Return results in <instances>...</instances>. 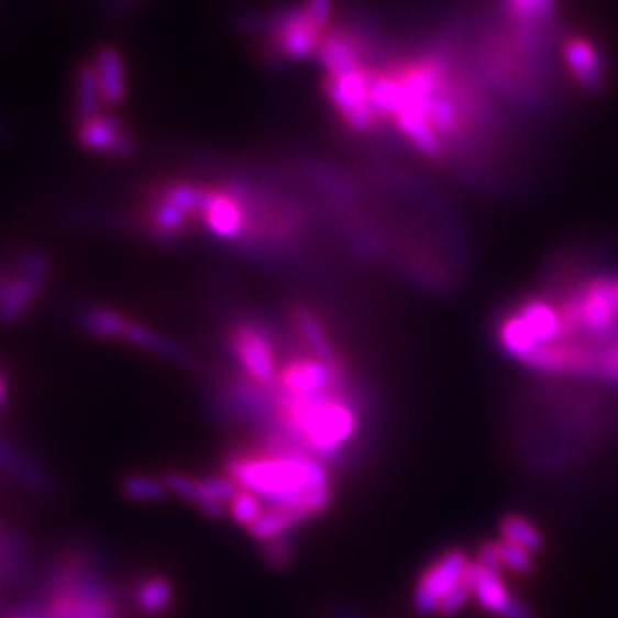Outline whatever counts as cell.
Masks as SVG:
<instances>
[{"instance_id": "6da1fadb", "label": "cell", "mask_w": 618, "mask_h": 618, "mask_svg": "<svg viewBox=\"0 0 618 618\" xmlns=\"http://www.w3.org/2000/svg\"><path fill=\"white\" fill-rule=\"evenodd\" d=\"M224 474L241 488L257 495L268 507H287L312 520L307 511V493L332 486L330 465L298 449H271L262 442L224 459Z\"/></svg>"}, {"instance_id": "7a4b0ae2", "label": "cell", "mask_w": 618, "mask_h": 618, "mask_svg": "<svg viewBox=\"0 0 618 618\" xmlns=\"http://www.w3.org/2000/svg\"><path fill=\"white\" fill-rule=\"evenodd\" d=\"M372 74L374 67L362 65L340 76H323L325 99L340 115L342 124L353 133H374L383 122L369 99Z\"/></svg>"}, {"instance_id": "3957f363", "label": "cell", "mask_w": 618, "mask_h": 618, "mask_svg": "<svg viewBox=\"0 0 618 618\" xmlns=\"http://www.w3.org/2000/svg\"><path fill=\"white\" fill-rule=\"evenodd\" d=\"M266 31V55L271 60H307L317 58L325 35L323 27L307 14L305 5H291L262 23Z\"/></svg>"}, {"instance_id": "277c9868", "label": "cell", "mask_w": 618, "mask_h": 618, "mask_svg": "<svg viewBox=\"0 0 618 618\" xmlns=\"http://www.w3.org/2000/svg\"><path fill=\"white\" fill-rule=\"evenodd\" d=\"M228 351L239 364L241 376L257 385H275L279 364L273 334L257 319H236L224 334Z\"/></svg>"}, {"instance_id": "5b68a950", "label": "cell", "mask_w": 618, "mask_h": 618, "mask_svg": "<svg viewBox=\"0 0 618 618\" xmlns=\"http://www.w3.org/2000/svg\"><path fill=\"white\" fill-rule=\"evenodd\" d=\"M470 554L463 548H449L440 552L431 564L419 573L412 586V609L421 616L438 611L440 603L465 582L470 569Z\"/></svg>"}, {"instance_id": "8992f818", "label": "cell", "mask_w": 618, "mask_h": 618, "mask_svg": "<svg viewBox=\"0 0 618 618\" xmlns=\"http://www.w3.org/2000/svg\"><path fill=\"white\" fill-rule=\"evenodd\" d=\"M198 220L213 239L224 243H241L250 228V213L239 186H205Z\"/></svg>"}, {"instance_id": "52a82bcc", "label": "cell", "mask_w": 618, "mask_h": 618, "mask_svg": "<svg viewBox=\"0 0 618 618\" xmlns=\"http://www.w3.org/2000/svg\"><path fill=\"white\" fill-rule=\"evenodd\" d=\"M351 380L346 367H330L319 357L300 353L291 355L285 364H279V372L275 378V389L289 397H317L325 391L342 387Z\"/></svg>"}, {"instance_id": "ba28073f", "label": "cell", "mask_w": 618, "mask_h": 618, "mask_svg": "<svg viewBox=\"0 0 618 618\" xmlns=\"http://www.w3.org/2000/svg\"><path fill=\"white\" fill-rule=\"evenodd\" d=\"M580 305V332H586L598 342H607L618 332V294L616 279L594 277L586 285L577 287Z\"/></svg>"}, {"instance_id": "9c48e42d", "label": "cell", "mask_w": 618, "mask_h": 618, "mask_svg": "<svg viewBox=\"0 0 618 618\" xmlns=\"http://www.w3.org/2000/svg\"><path fill=\"white\" fill-rule=\"evenodd\" d=\"M596 346L577 340H561L533 351L522 364L539 374H571V376H596L598 367Z\"/></svg>"}, {"instance_id": "30bf717a", "label": "cell", "mask_w": 618, "mask_h": 618, "mask_svg": "<svg viewBox=\"0 0 618 618\" xmlns=\"http://www.w3.org/2000/svg\"><path fill=\"white\" fill-rule=\"evenodd\" d=\"M76 143L86 152H97L108 158H126L137 150V140L115 112L101 110L99 115L76 122Z\"/></svg>"}, {"instance_id": "8fae6325", "label": "cell", "mask_w": 618, "mask_h": 618, "mask_svg": "<svg viewBox=\"0 0 618 618\" xmlns=\"http://www.w3.org/2000/svg\"><path fill=\"white\" fill-rule=\"evenodd\" d=\"M190 224H192V216L179 209L173 200H167L158 188H154L145 198L143 213H140L137 220V228L156 243L177 241L190 230Z\"/></svg>"}, {"instance_id": "7c38bea8", "label": "cell", "mask_w": 618, "mask_h": 618, "mask_svg": "<svg viewBox=\"0 0 618 618\" xmlns=\"http://www.w3.org/2000/svg\"><path fill=\"white\" fill-rule=\"evenodd\" d=\"M317 60L325 76H340L364 65V42L362 37L344 25L328 27Z\"/></svg>"}, {"instance_id": "4fadbf2b", "label": "cell", "mask_w": 618, "mask_h": 618, "mask_svg": "<svg viewBox=\"0 0 618 618\" xmlns=\"http://www.w3.org/2000/svg\"><path fill=\"white\" fill-rule=\"evenodd\" d=\"M289 319H291L294 332L298 334L300 344L305 346V353L319 357L321 362L330 364V367H336V369L346 367L342 355H340V351H336V346H334V342H332V336H330L328 328L323 325L321 317L314 312L312 307L302 305V302L291 305Z\"/></svg>"}, {"instance_id": "5bb4252c", "label": "cell", "mask_w": 618, "mask_h": 618, "mask_svg": "<svg viewBox=\"0 0 618 618\" xmlns=\"http://www.w3.org/2000/svg\"><path fill=\"white\" fill-rule=\"evenodd\" d=\"M564 65L586 92H598L605 86V60L600 48L582 35H573L561 46Z\"/></svg>"}, {"instance_id": "9a60e30c", "label": "cell", "mask_w": 618, "mask_h": 618, "mask_svg": "<svg viewBox=\"0 0 618 618\" xmlns=\"http://www.w3.org/2000/svg\"><path fill=\"white\" fill-rule=\"evenodd\" d=\"M465 584L470 588L472 598L476 600V605L495 618H499L504 614V609H507L514 600V594H511L507 580H504V575L482 566L476 559L470 561V569L465 573Z\"/></svg>"}, {"instance_id": "2e32d148", "label": "cell", "mask_w": 618, "mask_h": 618, "mask_svg": "<svg viewBox=\"0 0 618 618\" xmlns=\"http://www.w3.org/2000/svg\"><path fill=\"white\" fill-rule=\"evenodd\" d=\"M0 472L27 490L48 493L53 488V476L48 474V470L35 459L23 454L16 444H12L3 435H0Z\"/></svg>"}, {"instance_id": "e0dca14e", "label": "cell", "mask_w": 618, "mask_h": 618, "mask_svg": "<svg viewBox=\"0 0 618 618\" xmlns=\"http://www.w3.org/2000/svg\"><path fill=\"white\" fill-rule=\"evenodd\" d=\"M92 67L99 80L103 106H118L126 97V65L118 46H99L92 55Z\"/></svg>"}, {"instance_id": "ac0fdd59", "label": "cell", "mask_w": 618, "mask_h": 618, "mask_svg": "<svg viewBox=\"0 0 618 618\" xmlns=\"http://www.w3.org/2000/svg\"><path fill=\"white\" fill-rule=\"evenodd\" d=\"M391 124H395L399 135L406 137L421 156L433 158V161L444 158V145H442V140L438 137V133L433 131L424 108L406 106Z\"/></svg>"}, {"instance_id": "d6986e66", "label": "cell", "mask_w": 618, "mask_h": 618, "mask_svg": "<svg viewBox=\"0 0 618 618\" xmlns=\"http://www.w3.org/2000/svg\"><path fill=\"white\" fill-rule=\"evenodd\" d=\"M516 314L522 319L529 334L537 340L539 346H548L564 340V328H561L556 305L548 302L545 298H527Z\"/></svg>"}, {"instance_id": "ffe728a7", "label": "cell", "mask_w": 618, "mask_h": 618, "mask_svg": "<svg viewBox=\"0 0 618 618\" xmlns=\"http://www.w3.org/2000/svg\"><path fill=\"white\" fill-rule=\"evenodd\" d=\"M163 482L167 486V493L177 495L179 499L188 501L190 507H195L200 514H205L207 518H211V520L228 518V507H222V504L213 501L205 493L200 476H192V474L181 472V470H170V472L163 474Z\"/></svg>"}, {"instance_id": "44dd1931", "label": "cell", "mask_w": 618, "mask_h": 618, "mask_svg": "<svg viewBox=\"0 0 618 618\" xmlns=\"http://www.w3.org/2000/svg\"><path fill=\"white\" fill-rule=\"evenodd\" d=\"M501 5L509 23L525 33L548 35L556 19V0H501Z\"/></svg>"}, {"instance_id": "7402d4cb", "label": "cell", "mask_w": 618, "mask_h": 618, "mask_svg": "<svg viewBox=\"0 0 618 618\" xmlns=\"http://www.w3.org/2000/svg\"><path fill=\"white\" fill-rule=\"evenodd\" d=\"M74 321L86 334L97 336V340L115 342L124 340V332L131 319L106 305H82L74 314Z\"/></svg>"}, {"instance_id": "603a6c76", "label": "cell", "mask_w": 618, "mask_h": 618, "mask_svg": "<svg viewBox=\"0 0 618 618\" xmlns=\"http://www.w3.org/2000/svg\"><path fill=\"white\" fill-rule=\"evenodd\" d=\"M124 342H129L131 346L143 349V351H150L165 362L179 364V367H188V364H190V353L181 344H177L167 334L156 332L154 328H150L145 323L129 321L126 332H124Z\"/></svg>"}, {"instance_id": "cb8c5ba5", "label": "cell", "mask_w": 618, "mask_h": 618, "mask_svg": "<svg viewBox=\"0 0 618 618\" xmlns=\"http://www.w3.org/2000/svg\"><path fill=\"white\" fill-rule=\"evenodd\" d=\"M46 289L40 287L33 279H27L23 275H16L12 271L10 283L0 296V323L3 325H14L19 323L27 312H31L33 305L40 300V296Z\"/></svg>"}, {"instance_id": "d4e9b609", "label": "cell", "mask_w": 618, "mask_h": 618, "mask_svg": "<svg viewBox=\"0 0 618 618\" xmlns=\"http://www.w3.org/2000/svg\"><path fill=\"white\" fill-rule=\"evenodd\" d=\"M177 598L175 584L165 575H147L133 586V603L147 618H158L173 609Z\"/></svg>"}, {"instance_id": "484cf974", "label": "cell", "mask_w": 618, "mask_h": 618, "mask_svg": "<svg viewBox=\"0 0 618 618\" xmlns=\"http://www.w3.org/2000/svg\"><path fill=\"white\" fill-rule=\"evenodd\" d=\"M307 520L302 516H298L296 511H291L287 507H266L262 511V516L245 531H247V537H252L257 543H266V541H273L279 537H289V531H294L296 527H300Z\"/></svg>"}, {"instance_id": "4316f807", "label": "cell", "mask_w": 618, "mask_h": 618, "mask_svg": "<svg viewBox=\"0 0 618 618\" xmlns=\"http://www.w3.org/2000/svg\"><path fill=\"white\" fill-rule=\"evenodd\" d=\"M103 110V99L99 90V80L95 74L92 63H82L76 69V80H74V115L76 122L90 120Z\"/></svg>"}, {"instance_id": "83f0119b", "label": "cell", "mask_w": 618, "mask_h": 618, "mask_svg": "<svg viewBox=\"0 0 618 618\" xmlns=\"http://www.w3.org/2000/svg\"><path fill=\"white\" fill-rule=\"evenodd\" d=\"M499 539L516 543L529 552H541L545 548V537L543 531L533 525L527 516L522 514H507L499 520Z\"/></svg>"}, {"instance_id": "f1b7e54d", "label": "cell", "mask_w": 618, "mask_h": 618, "mask_svg": "<svg viewBox=\"0 0 618 618\" xmlns=\"http://www.w3.org/2000/svg\"><path fill=\"white\" fill-rule=\"evenodd\" d=\"M120 490L126 499L137 501V504H154V501H161V499L170 495V493H167L163 476L145 474V472L126 474L122 484H120Z\"/></svg>"}, {"instance_id": "f546056e", "label": "cell", "mask_w": 618, "mask_h": 618, "mask_svg": "<svg viewBox=\"0 0 618 618\" xmlns=\"http://www.w3.org/2000/svg\"><path fill=\"white\" fill-rule=\"evenodd\" d=\"M12 271L16 275L33 279V283H37L40 287L46 289V285L51 283V275H53V260L48 252H44L40 247H25L14 257Z\"/></svg>"}, {"instance_id": "4dcf8cb0", "label": "cell", "mask_w": 618, "mask_h": 618, "mask_svg": "<svg viewBox=\"0 0 618 618\" xmlns=\"http://www.w3.org/2000/svg\"><path fill=\"white\" fill-rule=\"evenodd\" d=\"M264 509H266V507H264L262 499H260L257 495H252V493H247V490H239V493L234 495V499L230 501L228 516H230L232 522H236L239 527L247 529L252 522H255V520L262 516Z\"/></svg>"}, {"instance_id": "1f68e13d", "label": "cell", "mask_w": 618, "mask_h": 618, "mask_svg": "<svg viewBox=\"0 0 618 618\" xmlns=\"http://www.w3.org/2000/svg\"><path fill=\"white\" fill-rule=\"evenodd\" d=\"M497 548H499V559H501V569L504 571H511L518 575H529L537 569V561H533V552L509 543V541H501L497 539Z\"/></svg>"}, {"instance_id": "d6a6232c", "label": "cell", "mask_w": 618, "mask_h": 618, "mask_svg": "<svg viewBox=\"0 0 618 618\" xmlns=\"http://www.w3.org/2000/svg\"><path fill=\"white\" fill-rule=\"evenodd\" d=\"M260 548H262L264 564L273 571H287L296 559V545L291 543L289 537H279V539L260 543Z\"/></svg>"}, {"instance_id": "836d02e7", "label": "cell", "mask_w": 618, "mask_h": 618, "mask_svg": "<svg viewBox=\"0 0 618 618\" xmlns=\"http://www.w3.org/2000/svg\"><path fill=\"white\" fill-rule=\"evenodd\" d=\"M470 600H472V594H470V588H467V584L463 582V584H459L452 594H449L442 603H440V607H438V616H442V618H454V616H459L467 605H470Z\"/></svg>"}, {"instance_id": "e575fe53", "label": "cell", "mask_w": 618, "mask_h": 618, "mask_svg": "<svg viewBox=\"0 0 618 618\" xmlns=\"http://www.w3.org/2000/svg\"><path fill=\"white\" fill-rule=\"evenodd\" d=\"M596 376H600V378H605L609 383H618V340L611 342L609 346H605L598 353Z\"/></svg>"}, {"instance_id": "d590c367", "label": "cell", "mask_w": 618, "mask_h": 618, "mask_svg": "<svg viewBox=\"0 0 618 618\" xmlns=\"http://www.w3.org/2000/svg\"><path fill=\"white\" fill-rule=\"evenodd\" d=\"M147 0H101V14L110 21L115 19H124L131 12H135V8H140Z\"/></svg>"}, {"instance_id": "8d00e7d4", "label": "cell", "mask_w": 618, "mask_h": 618, "mask_svg": "<svg viewBox=\"0 0 618 618\" xmlns=\"http://www.w3.org/2000/svg\"><path fill=\"white\" fill-rule=\"evenodd\" d=\"M302 5L307 10V14L312 16L323 31L330 27L332 21V12H334V0H302Z\"/></svg>"}, {"instance_id": "74e56055", "label": "cell", "mask_w": 618, "mask_h": 618, "mask_svg": "<svg viewBox=\"0 0 618 618\" xmlns=\"http://www.w3.org/2000/svg\"><path fill=\"white\" fill-rule=\"evenodd\" d=\"M499 618H537V611H533V607L529 603L514 596L511 605L504 609V614Z\"/></svg>"}, {"instance_id": "f35d334b", "label": "cell", "mask_w": 618, "mask_h": 618, "mask_svg": "<svg viewBox=\"0 0 618 618\" xmlns=\"http://www.w3.org/2000/svg\"><path fill=\"white\" fill-rule=\"evenodd\" d=\"M3 618H48V614L40 605H25V607H16V609L8 611Z\"/></svg>"}, {"instance_id": "ab89813d", "label": "cell", "mask_w": 618, "mask_h": 618, "mask_svg": "<svg viewBox=\"0 0 618 618\" xmlns=\"http://www.w3.org/2000/svg\"><path fill=\"white\" fill-rule=\"evenodd\" d=\"M12 137H14V126H12L10 118L0 115V147H3V145H8Z\"/></svg>"}, {"instance_id": "60d3db41", "label": "cell", "mask_w": 618, "mask_h": 618, "mask_svg": "<svg viewBox=\"0 0 618 618\" xmlns=\"http://www.w3.org/2000/svg\"><path fill=\"white\" fill-rule=\"evenodd\" d=\"M10 277H12V271L0 268V296H3V291H5L8 283H10Z\"/></svg>"}, {"instance_id": "b9f144b4", "label": "cell", "mask_w": 618, "mask_h": 618, "mask_svg": "<svg viewBox=\"0 0 618 618\" xmlns=\"http://www.w3.org/2000/svg\"><path fill=\"white\" fill-rule=\"evenodd\" d=\"M5 399H8V378L3 372H0V406L5 404Z\"/></svg>"}, {"instance_id": "7bdbcfd3", "label": "cell", "mask_w": 618, "mask_h": 618, "mask_svg": "<svg viewBox=\"0 0 618 618\" xmlns=\"http://www.w3.org/2000/svg\"><path fill=\"white\" fill-rule=\"evenodd\" d=\"M332 618H362V616L353 609H342V611H336Z\"/></svg>"}, {"instance_id": "ee69618b", "label": "cell", "mask_w": 618, "mask_h": 618, "mask_svg": "<svg viewBox=\"0 0 618 618\" xmlns=\"http://www.w3.org/2000/svg\"><path fill=\"white\" fill-rule=\"evenodd\" d=\"M616 294H618V283H616Z\"/></svg>"}]
</instances>
